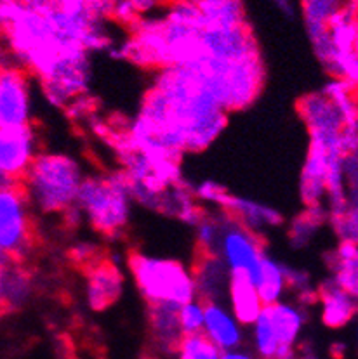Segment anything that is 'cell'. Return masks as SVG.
<instances>
[{
    "mask_svg": "<svg viewBox=\"0 0 358 359\" xmlns=\"http://www.w3.org/2000/svg\"><path fill=\"white\" fill-rule=\"evenodd\" d=\"M230 113L206 89L192 66L155 73L140 109L131 120L126 146L181 163L185 155L206 151L228 127Z\"/></svg>",
    "mask_w": 358,
    "mask_h": 359,
    "instance_id": "cell-1",
    "label": "cell"
},
{
    "mask_svg": "<svg viewBox=\"0 0 358 359\" xmlns=\"http://www.w3.org/2000/svg\"><path fill=\"white\" fill-rule=\"evenodd\" d=\"M185 66V65H183ZM192 66L206 89L228 113L251 108L266 83V66L249 25L202 30Z\"/></svg>",
    "mask_w": 358,
    "mask_h": 359,
    "instance_id": "cell-2",
    "label": "cell"
},
{
    "mask_svg": "<svg viewBox=\"0 0 358 359\" xmlns=\"http://www.w3.org/2000/svg\"><path fill=\"white\" fill-rule=\"evenodd\" d=\"M86 175L84 165L70 153L40 151L20 186L34 212L65 214L75 205Z\"/></svg>",
    "mask_w": 358,
    "mask_h": 359,
    "instance_id": "cell-3",
    "label": "cell"
},
{
    "mask_svg": "<svg viewBox=\"0 0 358 359\" xmlns=\"http://www.w3.org/2000/svg\"><path fill=\"white\" fill-rule=\"evenodd\" d=\"M134 198L122 170L87 174L79 189L75 207L84 222L105 236H119L129 226Z\"/></svg>",
    "mask_w": 358,
    "mask_h": 359,
    "instance_id": "cell-4",
    "label": "cell"
},
{
    "mask_svg": "<svg viewBox=\"0 0 358 359\" xmlns=\"http://www.w3.org/2000/svg\"><path fill=\"white\" fill-rule=\"evenodd\" d=\"M131 278L148 306H174L195 299L192 266L173 257L136 252L127 261Z\"/></svg>",
    "mask_w": 358,
    "mask_h": 359,
    "instance_id": "cell-5",
    "label": "cell"
},
{
    "mask_svg": "<svg viewBox=\"0 0 358 359\" xmlns=\"http://www.w3.org/2000/svg\"><path fill=\"white\" fill-rule=\"evenodd\" d=\"M357 40V0H352L332 16L324 35L312 42L313 53L329 79L345 80L355 89L358 83Z\"/></svg>",
    "mask_w": 358,
    "mask_h": 359,
    "instance_id": "cell-6",
    "label": "cell"
},
{
    "mask_svg": "<svg viewBox=\"0 0 358 359\" xmlns=\"http://www.w3.org/2000/svg\"><path fill=\"white\" fill-rule=\"evenodd\" d=\"M47 104L67 109L73 101L86 97L93 82L91 54L80 47L67 49L37 79Z\"/></svg>",
    "mask_w": 358,
    "mask_h": 359,
    "instance_id": "cell-7",
    "label": "cell"
},
{
    "mask_svg": "<svg viewBox=\"0 0 358 359\" xmlns=\"http://www.w3.org/2000/svg\"><path fill=\"white\" fill-rule=\"evenodd\" d=\"M35 243L34 208L23 188H0V248L11 261H23Z\"/></svg>",
    "mask_w": 358,
    "mask_h": 359,
    "instance_id": "cell-8",
    "label": "cell"
},
{
    "mask_svg": "<svg viewBox=\"0 0 358 359\" xmlns=\"http://www.w3.org/2000/svg\"><path fill=\"white\" fill-rule=\"evenodd\" d=\"M296 109L308 132V144L319 146L329 153H341L348 156L343 146V132L348 126L358 123L346 122L338 106L322 90H313L299 97Z\"/></svg>",
    "mask_w": 358,
    "mask_h": 359,
    "instance_id": "cell-9",
    "label": "cell"
},
{
    "mask_svg": "<svg viewBox=\"0 0 358 359\" xmlns=\"http://www.w3.org/2000/svg\"><path fill=\"white\" fill-rule=\"evenodd\" d=\"M266 252L268 250H266L265 238L244 228L232 215L221 210L219 238L213 254L225 262L230 273L244 274L251 280L252 273Z\"/></svg>",
    "mask_w": 358,
    "mask_h": 359,
    "instance_id": "cell-10",
    "label": "cell"
},
{
    "mask_svg": "<svg viewBox=\"0 0 358 359\" xmlns=\"http://www.w3.org/2000/svg\"><path fill=\"white\" fill-rule=\"evenodd\" d=\"M35 111L34 76L14 65L0 66V129L34 127Z\"/></svg>",
    "mask_w": 358,
    "mask_h": 359,
    "instance_id": "cell-11",
    "label": "cell"
},
{
    "mask_svg": "<svg viewBox=\"0 0 358 359\" xmlns=\"http://www.w3.org/2000/svg\"><path fill=\"white\" fill-rule=\"evenodd\" d=\"M42 151L35 127L0 129V188L21 184L37 155Z\"/></svg>",
    "mask_w": 358,
    "mask_h": 359,
    "instance_id": "cell-12",
    "label": "cell"
},
{
    "mask_svg": "<svg viewBox=\"0 0 358 359\" xmlns=\"http://www.w3.org/2000/svg\"><path fill=\"white\" fill-rule=\"evenodd\" d=\"M308 307L294 299H284L263 307V314L282 349L298 351L308 325Z\"/></svg>",
    "mask_w": 358,
    "mask_h": 359,
    "instance_id": "cell-13",
    "label": "cell"
},
{
    "mask_svg": "<svg viewBox=\"0 0 358 359\" xmlns=\"http://www.w3.org/2000/svg\"><path fill=\"white\" fill-rule=\"evenodd\" d=\"M126 278L120 267L112 261H96L87 267L84 295L93 311H105L124 294Z\"/></svg>",
    "mask_w": 358,
    "mask_h": 359,
    "instance_id": "cell-14",
    "label": "cell"
},
{
    "mask_svg": "<svg viewBox=\"0 0 358 359\" xmlns=\"http://www.w3.org/2000/svg\"><path fill=\"white\" fill-rule=\"evenodd\" d=\"M202 333L221 353L246 346L247 328L240 323L226 302H206Z\"/></svg>",
    "mask_w": 358,
    "mask_h": 359,
    "instance_id": "cell-15",
    "label": "cell"
},
{
    "mask_svg": "<svg viewBox=\"0 0 358 359\" xmlns=\"http://www.w3.org/2000/svg\"><path fill=\"white\" fill-rule=\"evenodd\" d=\"M345 158V155L329 153L319 146L308 144L305 163H303L301 175H299V196L305 207H320L325 205V182L327 172L332 162Z\"/></svg>",
    "mask_w": 358,
    "mask_h": 359,
    "instance_id": "cell-16",
    "label": "cell"
},
{
    "mask_svg": "<svg viewBox=\"0 0 358 359\" xmlns=\"http://www.w3.org/2000/svg\"><path fill=\"white\" fill-rule=\"evenodd\" d=\"M223 210L232 215L244 228L251 229L252 233L263 238H265V234L273 233L284 224L282 212L277 210L272 205L263 203V201L249 196L230 195Z\"/></svg>",
    "mask_w": 358,
    "mask_h": 359,
    "instance_id": "cell-17",
    "label": "cell"
},
{
    "mask_svg": "<svg viewBox=\"0 0 358 359\" xmlns=\"http://www.w3.org/2000/svg\"><path fill=\"white\" fill-rule=\"evenodd\" d=\"M320 311V321L331 330L348 327L357 314V295L336 285L331 278L317 287V304Z\"/></svg>",
    "mask_w": 358,
    "mask_h": 359,
    "instance_id": "cell-18",
    "label": "cell"
},
{
    "mask_svg": "<svg viewBox=\"0 0 358 359\" xmlns=\"http://www.w3.org/2000/svg\"><path fill=\"white\" fill-rule=\"evenodd\" d=\"M195 295L202 302H226L232 273L214 254H200L192 266Z\"/></svg>",
    "mask_w": 358,
    "mask_h": 359,
    "instance_id": "cell-19",
    "label": "cell"
},
{
    "mask_svg": "<svg viewBox=\"0 0 358 359\" xmlns=\"http://www.w3.org/2000/svg\"><path fill=\"white\" fill-rule=\"evenodd\" d=\"M252 285L258 290L263 306H272L287 299V278H286V262L277 261L275 257L266 252L259 261L258 267L251 276Z\"/></svg>",
    "mask_w": 358,
    "mask_h": 359,
    "instance_id": "cell-20",
    "label": "cell"
},
{
    "mask_svg": "<svg viewBox=\"0 0 358 359\" xmlns=\"http://www.w3.org/2000/svg\"><path fill=\"white\" fill-rule=\"evenodd\" d=\"M34 297L32 274L13 261L0 267V309L18 311Z\"/></svg>",
    "mask_w": 358,
    "mask_h": 359,
    "instance_id": "cell-21",
    "label": "cell"
},
{
    "mask_svg": "<svg viewBox=\"0 0 358 359\" xmlns=\"http://www.w3.org/2000/svg\"><path fill=\"white\" fill-rule=\"evenodd\" d=\"M204 210L206 208L200 207V203L193 196L192 186L186 184L183 179L164 189L159 205H157V212L167 215V217L178 219L192 228L199 221Z\"/></svg>",
    "mask_w": 358,
    "mask_h": 359,
    "instance_id": "cell-22",
    "label": "cell"
},
{
    "mask_svg": "<svg viewBox=\"0 0 358 359\" xmlns=\"http://www.w3.org/2000/svg\"><path fill=\"white\" fill-rule=\"evenodd\" d=\"M178 307L174 306H150L148 327L150 339L157 353L169 356L174 354L183 333L178 325Z\"/></svg>",
    "mask_w": 358,
    "mask_h": 359,
    "instance_id": "cell-23",
    "label": "cell"
},
{
    "mask_svg": "<svg viewBox=\"0 0 358 359\" xmlns=\"http://www.w3.org/2000/svg\"><path fill=\"white\" fill-rule=\"evenodd\" d=\"M325 264L331 280L350 294L358 295V247L353 241H339L327 255Z\"/></svg>",
    "mask_w": 358,
    "mask_h": 359,
    "instance_id": "cell-24",
    "label": "cell"
},
{
    "mask_svg": "<svg viewBox=\"0 0 358 359\" xmlns=\"http://www.w3.org/2000/svg\"><path fill=\"white\" fill-rule=\"evenodd\" d=\"M226 304L244 327H251L263 311V302L252 281L244 274H232Z\"/></svg>",
    "mask_w": 358,
    "mask_h": 359,
    "instance_id": "cell-25",
    "label": "cell"
},
{
    "mask_svg": "<svg viewBox=\"0 0 358 359\" xmlns=\"http://www.w3.org/2000/svg\"><path fill=\"white\" fill-rule=\"evenodd\" d=\"M327 226V208L305 207L287 226V238L292 248H306L317 240L320 231Z\"/></svg>",
    "mask_w": 358,
    "mask_h": 359,
    "instance_id": "cell-26",
    "label": "cell"
},
{
    "mask_svg": "<svg viewBox=\"0 0 358 359\" xmlns=\"http://www.w3.org/2000/svg\"><path fill=\"white\" fill-rule=\"evenodd\" d=\"M310 42L322 36L329 21L352 0H299Z\"/></svg>",
    "mask_w": 358,
    "mask_h": 359,
    "instance_id": "cell-27",
    "label": "cell"
},
{
    "mask_svg": "<svg viewBox=\"0 0 358 359\" xmlns=\"http://www.w3.org/2000/svg\"><path fill=\"white\" fill-rule=\"evenodd\" d=\"M286 278L289 294H292L294 300H298L301 306L313 307L317 304V287L319 285L313 280L312 273L301 267H294L286 264Z\"/></svg>",
    "mask_w": 358,
    "mask_h": 359,
    "instance_id": "cell-28",
    "label": "cell"
},
{
    "mask_svg": "<svg viewBox=\"0 0 358 359\" xmlns=\"http://www.w3.org/2000/svg\"><path fill=\"white\" fill-rule=\"evenodd\" d=\"M174 356L178 359H221L223 353L204 333L183 335Z\"/></svg>",
    "mask_w": 358,
    "mask_h": 359,
    "instance_id": "cell-29",
    "label": "cell"
},
{
    "mask_svg": "<svg viewBox=\"0 0 358 359\" xmlns=\"http://www.w3.org/2000/svg\"><path fill=\"white\" fill-rule=\"evenodd\" d=\"M204 311H206V302H202V300L197 299V297L178 307V325L183 335L202 333Z\"/></svg>",
    "mask_w": 358,
    "mask_h": 359,
    "instance_id": "cell-30",
    "label": "cell"
},
{
    "mask_svg": "<svg viewBox=\"0 0 358 359\" xmlns=\"http://www.w3.org/2000/svg\"><path fill=\"white\" fill-rule=\"evenodd\" d=\"M192 191L200 207H209V210H223L226 200L232 195L225 186L213 181V179L199 182V184L193 186Z\"/></svg>",
    "mask_w": 358,
    "mask_h": 359,
    "instance_id": "cell-31",
    "label": "cell"
},
{
    "mask_svg": "<svg viewBox=\"0 0 358 359\" xmlns=\"http://www.w3.org/2000/svg\"><path fill=\"white\" fill-rule=\"evenodd\" d=\"M21 9H23L21 0H0V32L16 20Z\"/></svg>",
    "mask_w": 358,
    "mask_h": 359,
    "instance_id": "cell-32",
    "label": "cell"
},
{
    "mask_svg": "<svg viewBox=\"0 0 358 359\" xmlns=\"http://www.w3.org/2000/svg\"><path fill=\"white\" fill-rule=\"evenodd\" d=\"M72 259L79 264H93L96 257V247L89 241H79L72 247Z\"/></svg>",
    "mask_w": 358,
    "mask_h": 359,
    "instance_id": "cell-33",
    "label": "cell"
},
{
    "mask_svg": "<svg viewBox=\"0 0 358 359\" xmlns=\"http://www.w3.org/2000/svg\"><path fill=\"white\" fill-rule=\"evenodd\" d=\"M221 359H258V358L251 353V349L240 347V349H233V351H228V353H223Z\"/></svg>",
    "mask_w": 358,
    "mask_h": 359,
    "instance_id": "cell-34",
    "label": "cell"
},
{
    "mask_svg": "<svg viewBox=\"0 0 358 359\" xmlns=\"http://www.w3.org/2000/svg\"><path fill=\"white\" fill-rule=\"evenodd\" d=\"M272 2L275 4L286 16H292V14H294V7H292L291 0H272Z\"/></svg>",
    "mask_w": 358,
    "mask_h": 359,
    "instance_id": "cell-35",
    "label": "cell"
},
{
    "mask_svg": "<svg viewBox=\"0 0 358 359\" xmlns=\"http://www.w3.org/2000/svg\"><path fill=\"white\" fill-rule=\"evenodd\" d=\"M294 359H324V358L317 356L315 353H310V351H301V353L298 351V354H296Z\"/></svg>",
    "mask_w": 358,
    "mask_h": 359,
    "instance_id": "cell-36",
    "label": "cell"
},
{
    "mask_svg": "<svg viewBox=\"0 0 358 359\" xmlns=\"http://www.w3.org/2000/svg\"><path fill=\"white\" fill-rule=\"evenodd\" d=\"M7 262H11V259L7 257V255H6V252H4L2 248H0V267H4V266H6Z\"/></svg>",
    "mask_w": 358,
    "mask_h": 359,
    "instance_id": "cell-37",
    "label": "cell"
},
{
    "mask_svg": "<svg viewBox=\"0 0 358 359\" xmlns=\"http://www.w3.org/2000/svg\"><path fill=\"white\" fill-rule=\"evenodd\" d=\"M341 353H345V344H336L334 354H336V356H343Z\"/></svg>",
    "mask_w": 358,
    "mask_h": 359,
    "instance_id": "cell-38",
    "label": "cell"
},
{
    "mask_svg": "<svg viewBox=\"0 0 358 359\" xmlns=\"http://www.w3.org/2000/svg\"><path fill=\"white\" fill-rule=\"evenodd\" d=\"M190 2H195V4H207V2H219V0H190Z\"/></svg>",
    "mask_w": 358,
    "mask_h": 359,
    "instance_id": "cell-39",
    "label": "cell"
}]
</instances>
